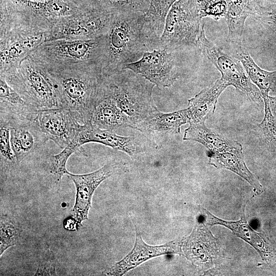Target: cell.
Listing matches in <instances>:
<instances>
[{
    "label": "cell",
    "instance_id": "6da1fadb",
    "mask_svg": "<svg viewBox=\"0 0 276 276\" xmlns=\"http://www.w3.org/2000/svg\"><path fill=\"white\" fill-rule=\"evenodd\" d=\"M145 13L113 14L105 36V59L103 74L109 75L140 59L151 51L143 30Z\"/></svg>",
    "mask_w": 276,
    "mask_h": 276
},
{
    "label": "cell",
    "instance_id": "7a4b0ae2",
    "mask_svg": "<svg viewBox=\"0 0 276 276\" xmlns=\"http://www.w3.org/2000/svg\"><path fill=\"white\" fill-rule=\"evenodd\" d=\"M46 66L57 85L61 108L69 110L81 124L91 123L101 94L102 71L95 68Z\"/></svg>",
    "mask_w": 276,
    "mask_h": 276
},
{
    "label": "cell",
    "instance_id": "3957f363",
    "mask_svg": "<svg viewBox=\"0 0 276 276\" xmlns=\"http://www.w3.org/2000/svg\"><path fill=\"white\" fill-rule=\"evenodd\" d=\"M154 86L141 75L126 68L103 74L102 92L116 102L128 118L130 128L136 129L158 110L152 96Z\"/></svg>",
    "mask_w": 276,
    "mask_h": 276
},
{
    "label": "cell",
    "instance_id": "277c9868",
    "mask_svg": "<svg viewBox=\"0 0 276 276\" xmlns=\"http://www.w3.org/2000/svg\"><path fill=\"white\" fill-rule=\"evenodd\" d=\"M0 75L37 110L61 108L56 82L46 65L31 53L14 68Z\"/></svg>",
    "mask_w": 276,
    "mask_h": 276
},
{
    "label": "cell",
    "instance_id": "5b68a950",
    "mask_svg": "<svg viewBox=\"0 0 276 276\" xmlns=\"http://www.w3.org/2000/svg\"><path fill=\"white\" fill-rule=\"evenodd\" d=\"M105 36L92 39H59L45 41L31 54L56 68H95L103 72Z\"/></svg>",
    "mask_w": 276,
    "mask_h": 276
},
{
    "label": "cell",
    "instance_id": "8992f818",
    "mask_svg": "<svg viewBox=\"0 0 276 276\" xmlns=\"http://www.w3.org/2000/svg\"><path fill=\"white\" fill-rule=\"evenodd\" d=\"M82 7L67 0H0V17L47 33L62 18Z\"/></svg>",
    "mask_w": 276,
    "mask_h": 276
},
{
    "label": "cell",
    "instance_id": "52a82bcc",
    "mask_svg": "<svg viewBox=\"0 0 276 276\" xmlns=\"http://www.w3.org/2000/svg\"><path fill=\"white\" fill-rule=\"evenodd\" d=\"M197 0H177L167 15L159 49L169 52L198 47L204 22L196 11Z\"/></svg>",
    "mask_w": 276,
    "mask_h": 276
},
{
    "label": "cell",
    "instance_id": "ba28073f",
    "mask_svg": "<svg viewBox=\"0 0 276 276\" xmlns=\"http://www.w3.org/2000/svg\"><path fill=\"white\" fill-rule=\"evenodd\" d=\"M45 36L31 26L0 19V74L16 67L44 42Z\"/></svg>",
    "mask_w": 276,
    "mask_h": 276
},
{
    "label": "cell",
    "instance_id": "9c48e42d",
    "mask_svg": "<svg viewBox=\"0 0 276 276\" xmlns=\"http://www.w3.org/2000/svg\"><path fill=\"white\" fill-rule=\"evenodd\" d=\"M113 14L89 3L65 17L45 33V41L59 39H92L104 35Z\"/></svg>",
    "mask_w": 276,
    "mask_h": 276
},
{
    "label": "cell",
    "instance_id": "30bf717a",
    "mask_svg": "<svg viewBox=\"0 0 276 276\" xmlns=\"http://www.w3.org/2000/svg\"><path fill=\"white\" fill-rule=\"evenodd\" d=\"M198 47L220 72V78L228 86H233L254 102L260 104L263 102L260 90L251 81L240 62L225 53L208 39L204 28L200 35Z\"/></svg>",
    "mask_w": 276,
    "mask_h": 276
},
{
    "label": "cell",
    "instance_id": "8fae6325",
    "mask_svg": "<svg viewBox=\"0 0 276 276\" xmlns=\"http://www.w3.org/2000/svg\"><path fill=\"white\" fill-rule=\"evenodd\" d=\"M172 53L166 49L145 52L140 59L125 65L123 69L141 75L159 89L170 87L179 77Z\"/></svg>",
    "mask_w": 276,
    "mask_h": 276
},
{
    "label": "cell",
    "instance_id": "7c38bea8",
    "mask_svg": "<svg viewBox=\"0 0 276 276\" xmlns=\"http://www.w3.org/2000/svg\"><path fill=\"white\" fill-rule=\"evenodd\" d=\"M34 121L48 140L61 149L71 143L83 125L63 108L38 110Z\"/></svg>",
    "mask_w": 276,
    "mask_h": 276
},
{
    "label": "cell",
    "instance_id": "4fadbf2b",
    "mask_svg": "<svg viewBox=\"0 0 276 276\" xmlns=\"http://www.w3.org/2000/svg\"><path fill=\"white\" fill-rule=\"evenodd\" d=\"M120 168L118 164L109 163L88 173L75 174L68 171L66 173V175L73 181L76 189L72 216L78 224L80 225L83 221L88 219L93 196L96 189Z\"/></svg>",
    "mask_w": 276,
    "mask_h": 276
},
{
    "label": "cell",
    "instance_id": "5bb4252c",
    "mask_svg": "<svg viewBox=\"0 0 276 276\" xmlns=\"http://www.w3.org/2000/svg\"><path fill=\"white\" fill-rule=\"evenodd\" d=\"M182 240L176 239L160 245H149L137 234L132 249L122 260L116 262L104 272L107 275L121 276L152 258L168 254L183 255Z\"/></svg>",
    "mask_w": 276,
    "mask_h": 276
},
{
    "label": "cell",
    "instance_id": "9a60e30c",
    "mask_svg": "<svg viewBox=\"0 0 276 276\" xmlns=\"http://www.w3.org/2000/svg\"><path fill=\"white\" fill-rule=\"evenodd\" d=\"M189 122L187 108L167 113L158 109L136 129L152 142L156 148H160L171 136L180 133L182 125Z\"/></svg>",
    "mask_w": 276,
    "mask_h": 276
},
{
    "label": "cell",
    "instance_id": "2e32d148",
    "mask_svg": "<svg viewBox=\"0 0 276 276\" xmlns=\"http://www.w3.org/2000/svg\"><path fill=\"white\" fill-rule=\"evenodd\" d=\"M183 254L194 265L208 268L219 254L216 239L203 223L198 222L191 234L182 240Z\"/></svg>",
    "mask_w": 276,
    "mask_h": 276
},
{
    "label": "cell",
    "instance_id": "e0dca14e",
    "mask_svg": "<svg viewBox=\"0 0 276 276\" xmlns=\"http://www.w3.org/2000/svg\"><path fill=\"white\" fill-rule=\"evenodd\" d=\"M72 142L80 148L88 143L101 144L123 151L130 156L142 151L134 137L119 135L115 132L102 129L91 123L81 125Z\"/></svg>",
    "mask_w": 276,
    "mask_h": 276
},
{
    "label": "cell",
    "instance_id": "ac0fdd59",
    "mask_svg": "<svg viewBox=\"0 0 276 276\" xmlns=\"http://www.w3.org/2000/svg\"><path fill=\"white\" fill-rule=\"evenodd\" d=\"M48 141L34 120L10 126V142L18 163L41 151Z\"/></svg>",
    "mask_w": 276,
    "mask_h": 276
},
{
    "label": "cell",
    "instance_id": "d6986e66",
    "mask_svg": "<svg viewBox=\"0 0 276 276\" xmlns=\"http://www.w3.org/2000/svg\"><path fill=\"white\" fill-rule=\"evenodd\" d=\"M1 119L10 126L34 120L38 110L26 101L0 75Z\"/></svg>",
    "mask_w": 276,
    "mask_h": 276
},
{
    "label": "cell",
    "instance_id": "ffe728a7",
    "mask_svg": "<svg viewBox=\"0 0 276 276\" xmlns=\"http://www.w3.org/2000/svg\"><path fill=\"white\" fill-rule=\"evenodd\" d=\"M185 129L183 140L200 143L211 153L226 151H242V145L218 134L206 127L205 122L189 124Z\"/></svg>",
    "mask_w": 276,
    "mask_h": 276
},
{
    "label": "cell",
    "instance_id": "44dd1931",
    "mask_svg": "<svg viewBox=\"0 0 276 276\" xmlns=\"http://www.w3.org/2000/svg\"><path fill=\"white\" fill-rule=\"evenodd\" d=\"M228 85L221 78L188 100L189 123L205 122L214 113L219 97Z\"/></svg>",
    "mask_w": 276,
    "mask_h": 276
},
{
    "label": "cell",
    "instance_id": "7402d4cb",
    "mask_svg": "<svg viewBox=\"0 0 276 276\" xmlns=\"http://www.w3.org/2000/svg\"><path fill=\"white\" fill-rule=\"evenodd\" d=\"M91 123L102 129L116 131L122 127H130L127 116L110 97L101 91L100 99L94 110Z\"/></svg>",
    "mask_w": 276,
    "mask_h": 276
},
{
    "label": "cell",
    "instance_id": "603a6c76",
    "mask_svg": "<svg viewBox=\"0 0 276 276\" xmlns=\"http://www.w3.org/2000/svg\"><path fill=\"white\" fill-rule=\"evenodd\" d=\"M229 46L233 56L240 62L251 81L260 90L263 98L268 97L276 78V71L268 72L259 66L242 43L229 44Z\"/></svg>",
    "mask_w": 276,
    "mask_h": 276
},
{
    "label": "cell",
    "instance_id": "cb8c5ba5",
    "mask_svg": "<svg viewBox=\"0 0 276 276\" xmlns=\"http://www.w3.org/2000/svg\"><path fill=\"white\" fill-rule=\"evenodd\" d=\"M256 8V0H228V10L225 17L228 27V44L242 43L245 22L255 13Z\"/></svg>",
    "mask_w": 276,
    "mask_h": 276
},
{
    "label": "cell",
    "instance_id": "d4e9b609",
    "mask_svg": "<svg viewBox=\"0 0 276 276\" xmlns=\"http://www.w3.org/2000/svg\"><path fill=\"white\" fill-rule=\"evenodd\" d=\"M177 0H150L149 9L144 15V32L152 50L159 49V38L165 20L172 6Z\"/></svg>",
    "mask_w": 276,
    "mask_h": 276
},
{
    "label": "cell",
    "instance_id": "484cf974",
    "mask_svg": "<svg viewBox=\"0 0 276 276\" xmlns=\"http://www.w3.org/2000/svg\"><path fill=\"white\" fill-rule=\"evenodd\" d=\"M209 163L217 168L226 169L234 172L250 184L258 194L263 192L262 186L245 164L242 151L211 153Z\"/></svg>",
    "mask_w": 276,
    "mask_h": 276
},
{
    "label": "cell",
    "instance_id": "4316f807",
    "mask_svg": "<svg viewBox=\"0 0 276 276\" xmlns=\"http://www.w3.org/2000/svg\"><path fill=\"white\" fill-rule=\"evenodd\" d=\"M89 3L111 14L146 13L150 0H90Z\"/></svg>",
    "mask_w": 276,
    "mask_h": 276
},
{
    "label": "cell",
    "instance_id": "83f0119b",
    "mask_svg": "<svg viewBox=\"0 0 276 276\" xmlns=\"http://www.w3.org/2000/svg\"><path fill=\"white\" fill-rule=\"evenodd\" d=\"M269 96L263 98L264 103V116L261 123L258 124L260 139L265 149L270 152H276V120L269 104Z\"/></svg>",
    "mask_w": 276,
    "mask_h": 276
},
{
    "label": "cell",
    "instance_id": "f1b7e54d",
    "mask_svg": "<svg viewBox=\"0 0 276 276\" xmlns=\"http://www.w3.org/2000/svg\"><path fill=\"white\" fill-rule=\"evenodd\" d=\"M0 256L9 247L18 244L20 237V229L15 221L7 215L1 217Z\"/></svg>",
    "mask_w": 276,
    "mask_h": 276
},
{
    "label": "cell",
    "instance_id": "f546056e",
    "mask_svg": "<svg viewBox=\"0 0 276 276\" xmlns=\"http://www.w3.org/2000/svg\"><path fill=\"white\" fill-rule=\"evenodd\" d=\"M228 10V0H197L196 11L199 16L210 17L217 20L225 17Z\"/></svg>",
    "mask_w": 276,
    "mask_h": 276
},
{
    "label": "cell",
    "instance_id": "4dcf8cb0",
    "mask_svg": "<svg viewBox=\"0 0 276 276\" xmlns=\"http://www.w3.org/2000/svg\"><path fill=\"white\" fill-rule=\"evenodd\" d=\"M0 155L1 164L9 166L18 164L10 142V126L6 121L0 120Z\"/></svg>",
    "mask_w": 276,
    "mask_h": 276
},
{
    "label": "cell",
    "instance_id": "1f68e13d",
    "mask_svg": "<svg viewBox=\"0 0 276 276\" xmlns=\"http://www.w3.org/2000/svg\"><path fill=\"white\" fill-rule=\"evenodd\" d=\"M77 151L78 149L70 143L59 153L49 157L48 163L50 171L58 180L68 172L66 168L67 161L70 156Z\"/></svg>",
    "mask_w": 276,
    "mask_h": 276
},
{
    "label": "cell",
    "instance_id": "d6a6232c",
    "mask_svg": "<svg viewBox=\"0 0 276 276\" xmlns=\"http://www.w3.org/2000/svg\"><path fill=\"white\" fill-rule=\"evenodd\" d=\"M251 16L259 22L268 39L276 43V10H264L256 6Z\"/></svg>",
    "mask_w": 276,
    "mask_h": 276
},
{
    "label": "cell",
    "instance_id": "836d02e7",
    "mask_svg": "<svg viewBox=\"0 0 276 276\" xmlns=\"http://www.w3.org/2000/svg\"><path fill=\"white\" fill-rule=\"evenodd\" d=\"M56 258L54 254L49 248L42 252L35 275H56Z\"/></svg>",
    "mask_w": 276,
    "mask_h": 276
},
{
    "label": "cell",
    "instance_id": "e575fe53",
    "mask_svg": "<svg viewBox=\"0 0 276 276\" xmlns=\"http://www.w3.org/2000/svg\"><path fill=\"white\" fill-rule=\"evenodd\" d=\"M257 7L264 10H276V0H256Z\"/></svg>",
    "mask_w": 276,
    "mask_h": 276
},
{
    "label": "cell",
    "instance_id": "d590c367",
    "mask_svg": "<svg viewBox=\"0 0 276 276\" xmlns=\"http://www.w3.org/2000/svg\"><path fill=\"white\" fill-rule=\"evenodd\" d=\"M269 102L271 109L276 120V97L270 96Z\"/></svg>",
    "mask_w": 276,
    "mask_h": 276
},
{
    "label": "cell",
    "instance_id": "8d00e7d4",
    "mask_svg": "<svg viewBox=\"0 0 276 276\" xmlns=\"http://www.w3.org/2000/svg\"><path fill=\"white\" fill-rule=\"evenodd\" d=\"M76 5L82 6L89 3L90 0H69Z\"/></svg>",
    "mask_w": 276,
    "mask_h": 276
},
{
    "label": "cell",
    "instance_id": "74e56055",
    "mask_svg": "<svg viewBox=\"0 0 276 276\" xmlns=\"http://www.w3.org/2000/svg\"><path fill=\"white\" fill-rule=\"evenodd\" d=\"M271 90H272V91L274 93L276 96V78L274 81Z\"/></svg>",
    "mask_w": 276,
    "mask_h": 276
},
{
    "label": "cell",
    "instance_id": "f35d334b",
    "mask_svg": "<svg viewBox=\"0 0 276 276\" xmlns=\"http://www.w3.org/2000/svg\"><path fill=\"white\" fill-rule=\"evenodd\" d=\"M32 1H45V0H32ZM67 1H69V0H67ZM71 2V1H70Z\"/></svg>",
    "mask_w": 276,
    "mask_h": 276
}]
</instances>
